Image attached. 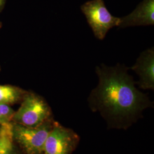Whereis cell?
Returning a JSON list of instances; mask_svg holds the SVG:
<instances>
[{"instance_id":"cell-5","label":"cell","mask_w":154,"mask_h":154,"mask_svg":"<svg viewBox=\"0 0 154 154\" xmlns=\"http://www.w3.org/2000/svg\"><path fill=\"white\" fill-rule=\"evenodd\" d=\"M79 140L74 131L54 121L45 143L44 154H72Z\"/></svg>"},{"instance_id":"cell-3","label":"cell","mask_w":154,"mask_h":154,"mask_svg":"<svg viewBox=\"0 0 154 154\" xmlns=\"http://www.w3.org/2000/svg\"><path fill=\"white\" fill-rule=\"evenodd\" d=\"M54 122L52 119L35 127L12 123L14 141L24 154H44L45 143Z\"/></svg>"},{"instance_id":"cell-7","label":"cell","mask_w":154,"mask_h":154,"mask_svg":"<svg viewBox=\"0 0 154 154\" xmlns=\"http://www.w3.org/2000/svg\"><path fill=\"white\" fill-rule=\"evenodd\" d=\"M154 25V0H143L126 16L119 18L118 26L124 28Z\"/></svg>"},{"instance_id":"cell-12","label":"cell","mask_w":154,"mask_h":154,"mask_svg":"<svg viewBox=\"0 0 154 154\" xmlns=\"http://www.w3.org/2000/svg\"><path fill=\"white\" fill-rule=\"evenodd\" d=\"M0 70H1V67H0Z\"/></svg>"},{"instance_id":"cell-2","label":"cell","mask_w":154,"mask_h":154,"mask_svg":"<svg viewBox=\"0 0 154 154\" xmlns=\"http://www.w3.org/2000/svg\"><path fill=\"white\" fill-rule=\"evenodd\" d=\"M52 119V111L46 101L37 94L27 92L12 121L25 126L35 127Z\"/></svg>"},{"instance_id":"cell-4","label":"cell","mask_w":154,"mask_h":154,"mask_svg":"<svg viewBox=\"0 0 154 154\" xmlns=\"http://www.w3.org/2000/svg\"><path fill=\"white\" fill-rule=\"evenodd\" d=\"M81 9L95 37L100 40L105 38L110 29L118 25L119 18L110 13L103 0L88 1L81 6Z\"/></svg>"},{"instance_id":"cell-1","label":"cell","mask_w":154,"mask_h":154,"mask_svg":"<svg viewBox=\"0 0 154 154\" xmlns=\"http://www.w3.org/2000/svg\"><path fill=\"white\" fill-rule=\"evenodd\" d=\"M128 69L119 63L96 67L99 83L88 97L89 106L100 112L110 128H128L142 117L143 110L153 106L148 96L135 87Z\"/></svg>"},{"instance_id":"cell-8","label":"cell","mask_w":154,"mask_h":154,"mask_svg":"<svg viewBox=\"0 0 154 154\" xmlns=\"http://www.w3.org/2000/svg\"><path fill=\"white\" fill-rule=\"evenodd\" d=\"M11 122L0 125V154H18Z\"/></svg>"},{"instance_id":"cell-13","label":"cell","mask_w":154,"mask_h":154,"mask_svg":"<svg viewBox=\"0 0 154 154\" xmlns=\"http://www.w3.org/2000/svg\"><path fill=\"white\" fill-rule=\"evenodd\" d=\"M0 26H1V25H0Z\"/></svg>"},{"instance_id":"cell-9","label":"cell","mask_w":154,"mask_h":154,"mask_svg":"<svg viewBox=\"0 0 154 154\" xmlns=\"http://www.w3.org/2000/svg\"><path fill=\"white\" fill-rule=\"evenodd\" d=\"M27 91L11 85H0V103L11 105L22 101Z\"/></svg>"},{"instance_id":"cell-10","label":"cell","mask_w":154,"mask_h":154,"mask_svg":"<svg viewBox=\"0 0 154 154\" xmlns=\"http://www.w3.org/2000/svg\"><path fill=\"white\" fill-rule=\"evenodd\" d=\"M14 112L10 105L0 103V125L10 123L13 120Z\"/></svg>"},{"instance_id":"cell-11","label":"cell","mask_w":154,"mask_h":154,"mask_svg":"<svg viewBox=\"0 0 154 154\" xmlns=\"http://www.w3.org/2000/svg\"><path fill=\"white\" fill-rule=\"evenodd\" d=\"M5 0H0V9L1 8H2V6L4 5Z\"/></svg>"},{"instance_id":"cell-6","label":"cell","mask_w":154,"mask_h":154,"mask_svg":"<svg viewBox=\"0 0 154 154\" xmlns=\"http://www.w3.org/2000/svg\"><path fill=\"white\" fill-rule=\"evenodd\" d=\"M139 77L136 82L144 90L154 89V49L146 50L139 57L135 63L130 68Z\"/></svg>"}]
</instances>
